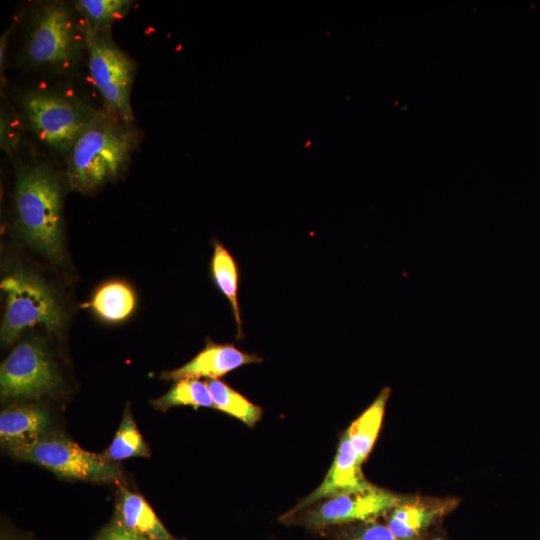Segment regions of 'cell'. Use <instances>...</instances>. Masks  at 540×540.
I'll return each instance as SVG.
<instances>
[{
	"instance_id": "1",
	"label": "cell",
	"mask_w": 540,
	"mask_h": 540,
	"mask_svg": "<svg viewBox=\"0 0 540 540\" xmlns=\"http://www.w3.org/2000/svg\"><path fill=\"white\" fill-rule=\"evenodd\" d=\"M140 142V131L105 110L82 132L67 159L70 186L90 192L115 180L127 168Z\"/></svg>"
},
{
	"instance_id": "2",
	"label": "cell",
	"mask_w": 540,
	"mask_h": 540,
	"mask_svg": "<svg viewBox=\"0 0 540 540\" xmlns=\"http://www.w3.org/2000/svg\"><path fill=\"white\" fill-rule=\"evenodd\" d=\"M61 186L54 171L43 163L20 167L15 183L18 229L33 247L54 261L63 257Z\"/></svg>"
},
{
	"instance_id": "3",
	"label": "cell",
	"mask_w": 540,
	"mask_h": 540,
	"mask_svg": "<svg viewBox=\"0 0 540 540\" xmlns=\"http://www.w3.org/2000/svg\"><path fill=\"white\" fill-rule=\"evenodd\" d=\"M74 12L63 1L36 5L24 42V56L29 64L61 74L76 67L86 50V33Z\"/></svg>"
},
{
	"instance_id": "4",
	"label": "cell",
	"mask_w": 540,
	"mask_h": 540,
	"mask_svg": "<svg viewBox=\"0 0 540 540\" xmlns=\"http://www.w3.org/2000/svg\"><path fill=\"white\" fill-rule=\"evenodd\" d=\"M21 107L34 136L62 155L69 154L82 132L102 112L77 98L49 89L27 91Z\"/></svg>"
},
{
	"instance_id": "5",
	"label": "cell",
	"mask_w": 540,
	"mask_h": 540,
	"mask_svg": "<svg viewBox=\"0 0 540 540\" xmlns=\"http://www.w3.org/2000/svg\"><path fill=\"white\" fill-rule=\"evenodd\" d=\"M0 287L5 295V313L1 325V341L4 345L13 344L25 329L38 324L55 333L61 330V308L41 279L18 270L5 276Z\"/></svg>"
},
{
	"instance_id": "6",
	"label": "cell",
	"mask_w": 540,
	"mask_h": 540,
	"mask_svg": "<svg viewBox=\"0 0 540 540\" xmlns=\"http://www.w3.org/2000/svg\"><path fill=\"white\" fill-rule=\"evenodd\" d=\"M85 33L90 77L102 96L105 111L134 124L131 91L135 61L114 42L110 30L94 31L85 27Z\"/></svg>"
},
{
	"instance_id": "7",
	"label": "cell",
	"mask_w": 540,
	"mask_h": 540,
	"mask_svg": "<svg viewBox=\"0 0 540 540\" xmlns=\"http://www.w3.org/2000/svg\"><path fill=\"white\" fill-rule=\"evenodd\" d=\"M13 456L42 466L58 477L89 482H116L119 466L103 454L89 452L61 434H47L30 445L9 450Z\"/></svg>"
},
{
	"instance_id": "8",
	"label": "cell",
	"mask_w": 540,
	"mask_h": 540,
	"mask_svg": "<svg viewBox=\"0 0 540 540\" xmlns=\"http://www.w3.org/2000/svg\"><path fill=\"white\" fill-rule=\"evenodd\" d=\"M61 379L44 343L29 338L17 344L0 368L2 400H33L58 390Z\"/></svg>"
},
{
	"instance_id": "9",
	"label": "cell",
	"mask_w": 540,
	"mask_h": 540,
	"mask_svg": "<svg viewBox=\"0 0 540 540\" xmlns=\"http://www.w3.org/2000/svg\"><path fill=\"white\" fill-rule=\"evenodd\" d=\"M406 498L369 484L308 506L309 510L302 516V523L309 528L323 529L337 524L373 520Z\"/></svg>"
},
{
	"instance_id": "10",
	"label": "cell",
	"mask_w": 540,
	"mask_h": 540,
	"mask_svg": "<svg viewBox=\"0 0 540 540\" xmlns=\"http://www.w3.org/2000/svg\"><path fill=\"white\" fill-rule=\"evenodd\" d=\"M361 463L345 431L334 461L323 482L311 494L302 499L287 515H293L317 501L337 494L366 487L370 483L361 471Z\"/></svg>"
},
{
	"instance_id": "11",
	"label": "cell",
	"mask_w": 540,
	"mask_h": 540,
	"mask_svg": "<svg viewBox=\"0 0 540 540\" xmlns=\"http://www.w3.org/2000/svg\"><path fill=\"white\" fill-rule=\"evenodd\" d=\"M261 361L259 356L243 352L232 344H217L208 339L205 348L193 359L177 369L164 372L162 378L174 381L200 377L219 379L243 365Z\"/></svg>"
},
{
	"instance_id": "12",
	"label": "cell",
	"mask_w": 540,
	"mask_h": 540,
	"mask_svg": "<svg viewBox=\"0 0 540 540\" xmlns=\"http://www.w3.org/2000/svg\"><path fill=\"white\" fill-rule=\"evenodd\" d=\"M456 505L454 499L425 500L407 497L387 511V527L398 538L415 540L425 529Z\"/></svg>"
},
{
	"instance_id": "13",
	"label": "cell",
	"mask_w": 540,
	"mask_h": 540,
	"mask_svg": "<svg viewBox=\"0 0 540 540\" xmlns=\"http://www.w3.org/2000/svg\"><path fill=\"white\" fill-rule=\"evenodd\" d=\"M51 424L46 408L35 404L13 406L0 413V441L11 450L30 445L48 434Z\"/></svg>"
},
{
	"instance_id": "14",
	"label": "cell",
	"mask_w": 540,
	"mask_h": 540,
	"mask_svg": "<svg viewBox=\"0 0 540 540\" xmlns=\"http://www.w3.org/2000/svg\"><path fill=\"white\" fill-rule=\"evenodd\" d=\"M114 517L126 528L152 540H177L144 497L124 487L118 493Z\"/></svg>"
},
{
	"instance_id": "15",
	"label": "cell",
	"mask_w": 540,
	"mask_h": 540,
	"mask_svg": "<svg viewBox=\"0 0 540 540\" xmlns=\"http://www.w3.org/2000/svg\"><path fill=\"white\" fill-rule=\"evenodd\" d=\"M88 305L103 321L119 323L133 313L136 296L127 283L113 280L100 286Z\"/></svg>"
},
{
	"instance_id": "16",
	"label": "cell",
	"mask_w": 540,
	"mask_h": 540,
	"mask_svg": "<svg viewBox=\"0 0 540 540\" xmlns=\"http://www.w3.org/2000/svg\"><path fill=\"white\" fill-rule=\"evenodd\" d=\"M390 388L380 391L370 406L346 430L362 464L370 454L381 428Z\"/></svg>"
},
{
	"instance_id": "17",
	"label": "cell",
	"mask_w": 540,
	"mask_h": 540,
	"mask_svg": "<svg viewBox=\"0 0 540 540\" xmlns=\"http://www.w3.org/2000/svg\"><path fill=\"white\" fill-rule=\"evenodd\" d=\"M211 275L213 282L228 299L237 324V336H242V322L238 303V266L231 253L220 242L214 243L211 259Z\"/></svg>"
},
{
	"instance_id": "18",
	"label": "cell",
	"mask_w": 540,
	"mask_h": 540,
	"mask_svg": "<svg viewBox=\"0 0 540 540\" xmlns=\"http://www.w3.org/2000/svg\"><path fill=\"white\" fill-rule=\"evenodd\" d=\"M214 409L233 416L253 427L262 416V409L219 379H207Z\"/></svg>"
},
{
	"instance_id": "19",
	"label": "cell",
	"mask_w": 540,
	"mask_h": 540,
	"mask_svg": "<svg viewBox=\"0 0 540 540\" xmlns=\"http://www.w3.org/2000/svg\"><path fill=\"white\" fill-rule=\"evenodd\" d=\"M112 462L131 457H149L150 452L134 421L130 408L124 411L122 421L109 447L102 453Z\"/></svg>"
},
{
	"instance_id": "20",
	"label": "cell",
	"mask_w": 540,
	"mask_h": 540,
	"mask_svg": "<svg viewBox=\"0 0 540 540\" xmlns=\"http://www.w3.org/2000/svg\"><path fill=\"white\" fill-rule=\"evenodd\" d=\"M133 5L130 0H79L75 10L85 27L94 31L110 30L111 25L126 16Z\"/></svg>"
},
{
	"instance_id": "21",
	"label": "cell",
	"mask_w": 540,
	"mask_h": 540,
	"mask_svg": "<svg viewBox=\"0 0 540 540\" xmlns=\"http://www.w3.org/2000/svg\"><path fill=\"white\" fill-rule=\"evenodd\" d=\"M156 409L166 411L174 406H192L194 408H214V403L205 382L197 378L177 380L169 391L151 402Z\"/></svg>"
},
{
	"instance_id": "22",
	"label": "cell",
	"mask_w": 540,
	"mask_h": 540,
	"mask_svg": "<svg viewBox=\"0 0 540 540\" xmlns=\"http://www.w3.org/2000/svg\"><path fill=\"white\" fill-rule=\"evenodd\" d=\"M340 540H403L390 529L373 520L358 522L340 534Z\"/></svg>"
},
{
	"instance_id": "23",
	"label": "cell",
	"mask_w": 540,
	"mask_h": 540,
	"mask_svg": "<svg viewBox=\"0 0 540 540\" xmlns=\"http://www.w3.org/2000/svg\"><path fill=\"white\" fill-rule=\"evenodd\" d=\"M9 113L1 109L0 117V144L1 149L8 155H13L18 149L19 128L16 120Z\"/></svg>"
},
{
	"instance_id": "24",
	"label": "cell",
	"mask_w": 540,
	"mask_h": 540,
	"mask_svg": "<svg viewBox=\"0 0 540 540\" xmlns=\"http://www.w3.org/2000/svg\"><path fill=\"white\" fill-rule=\"evenodd\" d=\"M94 540H152L123 526L115 517L106 524Z\"/></svg>"
},
{
	"instance_id": "25",
	"label": "cell",
	"mask_w": 540,
	"mask_h": 540,
	"mask_svg": "<svg viewBox=\"0 0 540 540\" xmlns=\"http://www.w3.org/2000/svg\"><path fill=\"white\" fill-rule=\"evenodd\" d=\"M18 21H19V18H15L14 21L9 25V27L3 32V34L0 37V78H1L2 87L3 85H5L4 70H5L8 40H9V36L15 30V27Z\"/></svg>"
},
{
	"instance_id": "26",
	"label": "cell",
	"mask_w": 540,
	"mask_h": 540,
	"mask_svg": "<svg viewBox=\"0 0 540 540\" xmlns=\"http://www.w3.org/2000/svg\"><path fill=\"white\" fill-rule=\"evenodd\" d=\"M1 540H12V539H9V538H7V537L2 536V537H1Z\"/></svg>"
},
{
	"instance_id": "27",
	"label": "cell",
	"mask_w": 540,
	"mask_h": 540,
	"mask_svg": "<svg viewBox=\"0 0 540 540\" xmlns=\"http://www.w3.org/2000/svg\"><path fill=\"white\" fill-rule=\"evenodd\" d=\"M433 540H443L442 538L438 537V538H435Z\"/></svg>"
}]
</instances>
